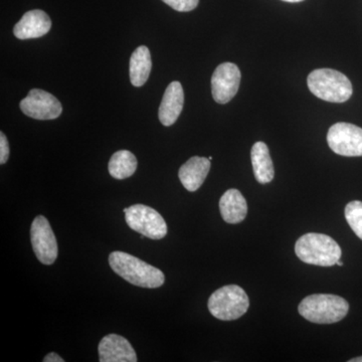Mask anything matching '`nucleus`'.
Instances as JSON below:
<instances>
[{"mask_svg": "<svg viewBox=\"0 0 362 362\" xmlns=\"http://www.w3.org/2000/svg\"><path fill=\"white\" fill-rule=\"evenodd\" d=\"M52 28L49 14L40 9L28 11L14 25L13 33L18 39L30 40L44 37Z\"/></svg>", "mask_w": 362, "mask_h": 362, "instance_id": "12", "label": "nucleus"}, {"mask_svg": "<svg viewBox=\"0 0 362 362\" xmlns=\"http://www.w3.org/2000/svg\"><path fill=\"white\" fill-rule=\"evenodd\" d=\"M185 103V93L180 82L169 84L164 93L160 107H159V120L164 126L173 125L180 117Z\"/></svg>", "mask_w": 362, "mask_h": 362, "instance_id": "13", "label": "nucleus"}, {"mask_svg": "<svg viewBox=\"0 0 362 362\" xmlns=\"http://www.w3.org/2000/svg\"><path fill=\"white\" fill-rule=\"evenodd\" d=\"M165 2L171 8L181 13L194 11L199 6V0H162Z\"/></svg>", "mask_w": 362, "mask_h": 362, "instance_id": "20", "label": "nucleus"}, {"mask_svg": "<svg viewBox=\"0 0 362 362\" xmlns=\"http://www.w3.org/2000/svg\"><path fill=\"white\" fill-rule=\"evenodd\" d=\"M349 362H362V356L356 357V358L350 359Z\"/></svg>", "mask_w": 362, "mask_h": 362, "instance_id": "23", "label": "nucleus"}, {"mask_svg": "<svg viewBox=\"0 0 362 362\" xmlns=\"http://www.w3.org/2000/svg\"><path fill=\"white\" fill-rule=\"evenodd\" d=\"M251 159L257 181L262 185L271 182L275 176V169L266 143H255L251 151Z\"/></svg>", "mask_w": 362, "mask_h": 362, "instance_id": "16", "label": "nucleus"}, {"mask_svg": "<svg viewBox=\"0 0 362 362\" xmlns=\"http://www.w3.org/2000/svg\"><path fill=\"white\" fill-rule=\"evenodd\" d=\"M9 157V144L4 132L0 133V164L6 163Z\"/></svg>", "mask_w": 362, "mask_h": 362, "instance_id": "21", "label": "nucleus"}, {"mask_svg": "<svg viewBox=\"0 0 362 362\" xmlns=\"http://www.w3.org/2000/svg\"><path fill=\"white\" fill-rule=\"evenodd\" d=\"M282 1L290 2V4H296V2L304 1V0H282Z\"/></svg>", "mask_w": 362, "mask_h": 362, "instance_id": "24", "label": "nucleus"}, {"mask_svg": "<svg viewBox=\"0 0 362 362\" xmlns=\"http://www.w3.org/2000/svg\"><path fill=\"white\" fill-rule=\"evenodd\" d=\"M349 310L346 300L337 295L314 294L302 300L298 307L300 315L316 324L339 322Z\"/></svg>", "mask_w": 362, "mask_h": 362, "instance_id": "3", "label": "nucleus"}, {"mask_svg": "<svg viewBox=\"0 0 362 362\" xmlns=\"http://www.w3.org/2000/svg\"><path fill=\"white\" fill-rule=\"evenodd\" d=\"M20 106L25 115L37 120H52L63 112L61 102L54 95L40 89L30 90Z\"/></svg>", "mask_w": 362, "mask_h": 362, "instance_id": "9", "label": "nucleus"}, {"mask_svg": "<svg viewBox=\"0 0 362 362\" xmlns=\"http://www.w3.org/2000/svg\"><path fill=\"white\" fill-rule=\"evenodd\" d=\"M126 223L131 230L151 240H161L168 235V225L160 214L144 204H134L124 209Z\"/></svg>", "mask_w": 362, "mask_h": 362, "instance_id": "6", "label": "nucleus"}, {"mask_svg": "<svg viewBox=\"0 0 362 362\" xmlns=\"http://www.w3.org/2000/svg\"><path fill=\"white\" fill-rule=\"evenodd\" d=\"M137 164V159L132 152L120 150L114 153L109 161V173L116 180H126L134 175Z\"/></svg>", "mask_w": 362, "mask_h": 362, "instance_id": "18", "label": "nucleus"}, {"mask_svg": "<svg viewBox=\"0 0 362 362\" xmlns=\"http://www.w3.org/2000/svg\"><path fill=\"white\" fill-rule=\"evenodd\" d=\"M30 240L35 256L44 265H52L58 258L59 247L56 235L49 221L44 216L33 220L30 226Z\"/></svg>", "mask_w": 362, "mask_h": 362, "instance_id": "8", "label": "nucleus"}, {"mask_svg": "<svg viewBox=\"0 0 362 362\" xmlns=\"http://www.w3.org/2000/svg\"><path fill=\"white\" fill-rule=\"evenodd\" d=\"M101 362H136L137 356L131 343L117 334H108L102 338L98 347Z\"/></svg>", "mask_w": 362, "mask_h": 362, "instance_id": "11", "label": "nucleus"}, {"mask_svg": "<svg viewBox=\"0 0 362 362\" xmlns=\"http://www.w3.org/2000/svg\"><path fill=\"white\" fill-rule=\"evenodd\" d=\"M109 265L117 275L137 287L156 289L165 282V276L159 269L124 252H112Z\"/></svg>", "mask_w": 362, "mask_h": 362, "instance_id": "1", "label": "nucleus"}, {"mask_svg": "<svg viewBox=\"0 0 362 362\" xmlns=\"http://www.w3.org/2000/svg\"><path fill=\"white\" fill-rule=\"evenodd\" d=\"M337 265L340 266V267L343 266V264L341 263V262H340V259H339V261L337 262Z\"/></svg>", "mask_w": 362, "mask_h": 362, "instance_id": "25", "label": "nucleus"}, {"mask_svg": "<svg viewBox=\"0 0 362 362\" xmlns=\"http://www.w3.org/2000/svg\"><path fill=\"white\" fill-rule=\"evenodd\" d=\"M307 84L312 94L331 103L346 102L354 93L349 78L332 69H317L311 71Z\"/></svg>", "mask_w": 362, "mask_h": 362, "instance_id": "4", "label": "nucleus"}, {"mask_svg": "<svg viewBox=\"0 0 362 362\" xmlns=\"http://www.w3.org/2000/svg\"><path fill=\"white\" fill-rule=\"evenodd\" d=\"M330 149L338 156H362V129L350 123H337L327 133Z\"/></svg>", "mask_w": 362, "mask_h": 362, "instance_id": "7", "label": "nucleus"}, {"mask_svg": "<svg viewBox=\"0 0 362 362\" xmlns=\"http://www.w3.org/2000/svg\"><path fill=\"white\" fill-rule=\"evenodd\" d=\"M345 218L351 230L362 240V202H349L345 207Z\"/></svg>", "mask_w": 362, "mask_h": 362, "instance_id": "19", "label": "nucleus"}, {"mask_svg": "<svg viewBox=\"0 0 362 362\" xmlns=\"http://www.w3.org/2000/svg\"><path fill=\"white\" fill-rule=\"evenodd\" d=\"M211 169V160L206 157L194 156L180 169L178 176L188 192H197L206 180Z\"/></svg>", "mask_w": 362, "mask_h": 362, "instance_id": "14", "label": "nucleus"}, {"mask_svg": "<svg viewBox=\"0 0 362 362\" xmlns=\"http://www.w3.org/2000/svg\"><path fill=\"white\" fill-rule=\"evenodd\" d=\"M240 83L239 66L233 63H223L214 71L211 77V93L214 101L226 104L237 95Z\"/></svg>", "mask_w": 362, "mask_h": 362, "instance_id": "10", "label": "nucleus"}, {"mask_svg": "<svg viewBox=\"0 0 362 362\" xmlns=\"http://www.w3.org/2000/svg\"><path fill=\"white\" fill-rule=\"evenodd\" d=\"M295 252L303 263L320 267L335 265L342 255L341 247L332 238L317 233L299 238L295 244Z\"/></svg>", "mask_w": 362, "mask_h": 362, "instance_id": "2", "label": "nucleus"}, {"mask_svg": "<svg viewBox=\"0 0 362 362\" xmlns=\"http://www.w3.org/2000/svg\"><path fill=\"white\" fill-rule=\"evenodd\" d=\"M221 218L228 223H240L247 214V201L240 192L235 188L226 190L220 201Z\"/></svg>", "mask_w": 362, "mask_h": 362, "instance_id": "15", "label": "nucleus"}, {"mask_svg": "<svg viewBox=\"0 0 362 362\" xmlns=\"http://www.w3.org/2000/svg\"><path fill=\"white\" fill-rule=\"evenodd\" d=\"M152 62L149 49L145 45L137 47L130 59L131 84L141 87L148 80L151 71Z\"/></svg>", "mask_w": 362, "mask_h": 362, "instance_id": "17", "label": "nucleus"}, {"mask_svg": "<svg viewBox=\"0 0 362 362\" xmlns=\"http://www.w3.org/2000/svg\"><path fill=\"white\" fill-rule=\"evenodd\" d=\"M45 362H64L63 358L61 356H58V354H54V352H51V354H47V356H45L44 358Z\"/></svg>", "mask_w": 362, "mask_h": 362, "instance_id": "22", "label": "nucleus"}, {"mask_svg": "<svg viewBox=\"0 0 362 362\" xmlns=\"http://www.w3.org/2000/svg\"><path fill=\"white\" fill-rule=\"evenodd\" d=\"M250 300L246 291L238 285L223 286L209 297V310L214 318L223 321L239 319L246 314Z\"/></svg>", "mask_w": 362, "mask_h": 362, "instance_id": "5", "label": "nucleus"}]
</instances>
